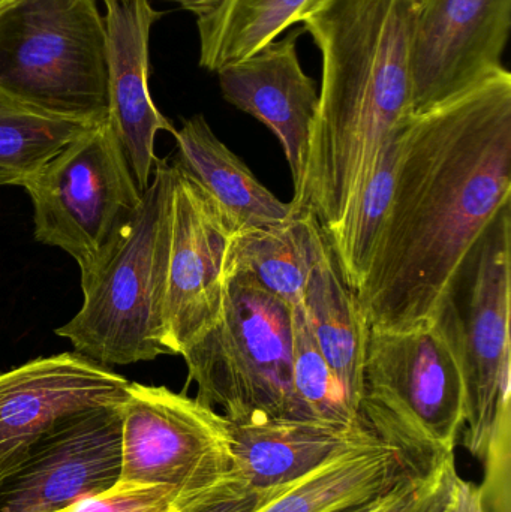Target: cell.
Here are the masks:
<instances>
[{
  "mask_svg": "<svg viewBox=\"0 0 511 512\" xmlns=\"http://www.w3.org/2000/svg\"><path fill=\"white\" fill-rule=\"evenodd\" d=\"M471 483L456 468V456L425 472L408 471L374 512H465Z\"/></svg>",
  "mask_w": 511,
  "mask_h": 512,
  "instance_id": "cell-25",
  "label": "cell"
},
{
  "mask_svg": "<svg viewBox=\"0 0 511 512\" xmlns=\"http://www.w3.org/2000/svg\"><path fill=\"white\" fill-rule=\"evenodd\" d=\"M360 418L411 471H429L455 457L467 421V391L443 307L411 327L371 328Z\"/></svg>",
  "mask_w": 511,
  "mask_h": 512,
  "instance_id": "cell-3",
  "label": "cell"
},
{
  "mask_svg": "<svg viewBox=\"0 0 511 512\" xmlns=\"http://www.w3.org/2000/svg\"><path fill=\"white\" fill-rule=\"evenodd\" d=\"M8 2H11V0H0V8H2V6H5Z\"/></svg>",
  "mask_w": 511,
  "mask_h": 512,
  "instance_id": "cell-30",
  "label": "cell"
},
{
  "mask_svg": "<svg viewBox=\"0 0 511 512\" xmlns=\"http://www.w3.org/2000/svg\"><path fill=\"white\" fill-rule=\"evenodd\" d=\"M131 382L78 352L0 373V475L69 421L125 402Z\"/></svg>",
  "mask_w": 511,
  "mask_h": 512,
  "instance_id": "cell-11",
  "label": "cell"
},
{
  "mask_svg": "<svg viewBox=\"0 0 511 512\" xmlns=\"http://www.w3.org/2000/svg\"><path fill=\"white\" fill-rule=\"evenodd\" d=\"M177 167L191 174L212 197L231 236L284 221L294 206L276 198L210 128L204 116L191 117L174 132Z\"/></svg>",
  "mask_w": 511,
  "mask_h": 512,
  "instance_id": "cell-17",
  "label": "cell"
},
{
  "mask_svg": "<svg viewBox=\"0 0 511 512\" xmlns=\"http://www.w3.org/2000/svg\"><path fill=\"white\" fill-rule=\"evenodd\" d=\"M182 499L164 486L116 483L57 512H171Z\"/></svg>",
  "mask_w": 511,
  "mask_h": 512,
  "instance_id": "cell-26",
  "label": "cell"
},
{
  "mask_svg": "<svg viewBox=\"0 0 511 512\" xmlns=\"http://www.w3.org/2000/svg\"><path fill=\"white\" fill-rule=\"evenodd\" d=\"M511 218L501 210L465 262L443 309L455 331L467 391L464 445L485 462L511 433Z\"/></svg>",
  "mask_w": 511,
  "mask_h": 512,
  "instance_id": "cell-8",
  "label": "cell"
},
{
  "mask_svg": "<svg viewBox=\"0 0 511 512\" xmlns=\"http://www.w3.org/2000/svg\"><path fill=\"white\" fill-rule=\"evenodd\" d=\"M107 32V123L122 146L141 192L155 168L159 131L174 134L149 92V38L161 18L149 0H104Z\"/></svg>",
  "mask_w": 511,
  "mask_h": 512,
  "instance_id": "cell-14",
  "label": "cell"
},
{
  "mask_svg": "<svg viewBox=\"0 0 511 512\" xmlns=\"http://www.w3.org/2000/svg\"><path fill=\"white\" fill-rule=\"evenodd\" d=\"M413 0H326L302 21L323 60L302 179L291 204L332 233L381 152L413 117Z\"/></svg>",
  "mask_w": 511,
  "mask_h": 512,
  "instance_id": "cell-2",
  "label": "cell"
},
{
  "mask_svg": "<svg viewBox=\"0 0 511 512\" xmlns=\"http://www.w3.org/2000/svg\"><path fill=\"white\" fill-rule=\"evenodd\" d=\"M233 477L227 418L185 393L131 382L120 405L117 483L164 486L194 498Z\"/></svg>",
  "mask_w": 511,
  "mask_h": 512,
  "instance_id": "cell-9",
  "label": "cell"
},
{
  "mask_svg": "<svg viewBox=\"0 0 511 512\" xmlns=\"http://www.w3.org/2000/svg\"><path fill=\"white\" fill-rule=\"evenodd\" d=\"M173 168L164 327L168 354L182 355L221 315L231 233L203 186L182 168Z\"/></svg>",
  "mask_w": 511,
  "mask_h": 512,
  "instance_id": "cell-12",
  "label": "cell"
},
{
  "mask_svg": "<svg viewBox=\"0 0 511 512\" xmlns=\"http://www.w3.org/2000/svg\"><path fill=\"white\" fill-rule=\"evenodd\" d=\"M92 126L41 113L0 92V186L24 188Z\"/></svg>",
  "mask_w": 511,
  "mask_h": 512,
  "instance_id": "cell-22",
  "label": "cell"
},
{
  "mask_svg": "<svg viewBox=\"0 0 511 512\" xmlns=\"http://www.w3.org/2000/svg\"><path fill=\"white\" fill-rule=\"evenodd\" d=\"M293 484L279 489L257 490L233 474V477L203 495L182 499L171 512H255Z\"/></svg>",
  "mask_w": 511,
  "mask_h": 512,
  "instance_id": "cell-27",
  "label": "cell"
},
{
  "mask_svg": "<svg viewBox=\"0 0 511 512\" xmlns=\"http://www.w3.org/2000/svg\"><path fill=\"white\" fill-rule=\"evenodd\" d=\"M384 495H386V493H384ZM381 498H383V496H380V498L375 499V501L368 502V504H363L360 505V507L351 508V510L342 512H374Z\"/></svg>",
  "mask_w": 511,
  "mask_h": 512,
  "instance_id": "cell-29",
  "label": "cell"
},
{
  "mask_svg": "<svg viewBox=\"0 0 511 512\" xmlns=\"http://www.w3.org/2000/svg\"><path fill=\"white\" fill-rule=\"evenodd\" d=\"M228 427L233 474L257 490L296 483L369 430L365 424L341 427L270 417L228 421Z\"/></svg>",
  "mask_w": 511,
  "mask_h": 512,
  "instance_id": "cell-16",
  "label": "cell"
},
{
  "mask_svg": "<svg viewBox=\"0 0 511 512\" xmlns=\"http://www.w3.org/2000/svg\"><path fill=\"white\" fill-rule=\"evenodd\" d=\"M0 92L62 119L107 120V32L95 0L0 8Z\"/></svg>",
  "mask_w": 511,
  "mask_h": 512,
  "instance_id": "cell-5",
  "label": "cell"
},
{
  "mask_svg": "<svg viewBox=\"0 0 511 512\" xmlns=\"http://www.w3.org/2000/svg\"><path fill=\"white\" fill-rule=\"evenodd\" d=\"M398 450L371 430L255 512H342L389 492L405 474Z\"/></svg>",
  "mask_w": 511,
  "mask_h": 512,
  "instance_id": "cell-18",
  "label": "cell"
},
{
  "mask_svg": "<svg viewBox=\"0 0 511 512\" xmlns=\"http://www.w3.org/2000/svg\"><path fill=\"white\" fill-rule=\"evenodd\" d=\"M120 472V406L69 421L0 475V512H57L110 489Z\"/></svg>",
  "mask_w": 511,
  "mask_h": 512,
  "instance_id": "cell-13",
  "label": "cell"
},
{
  "mask_svg": "<svg viewBox=\"0 0 511 512\" xmlns=\"http://www.w3.org/2000/svg\"><path fill=\"white\" fill-rule=\"evenodd\" d=\"M414 114L503 71L511 0H413Z\"/></svg>",
  "mask_w": 511,
  "mask_h": 512,
  "instance_id": "cell-10",
  "label": "cell"
},
{
  "mask_svg": "<svg viewBox=\"0 0 511 512\" xmlns=\"http://www.w3.org/2000/svg\"><path fill=\"white\" fill-rule=\"evenodd\" d=\"M302 32L291 33L216 72L225 101L255 117L278 138L294 188L302 179L318 107L317 84L303 71L297 54Z\"/></svg>",
  "mask_w": 511,
  "mask_h": 512,
  "instance_id": "cell-15",
  "label": "cell"
},
{
  "mask_svg": "<svg viewBox=\"0 0 511 512\" xmlns=\"http://www.w3.org/2000/svg\"><path fill=\"white\" fill-rule=\"evenodd\" d=\"M293 388L302 420L341 427L365 424L321 354L302 304L293 307Z\"/></svg>",
  "mask_w": 511,
  "mask_h": 512,
  "instance_id": "cell-24",
  "label": "cell"
},
{
  "mask_svg": "<svg viewBox=\"0 0 511 512\" xmlns=\"http://www.w3.org/2000/svg\"><path fill=\"white\" fill-rule=\"evenodd\" d=\"M195 399L228 421L300 418L293 388V307L249 277L227 276L218 321L182 352Z\"/></svg>",
  "mask_w": 511,
  "mask_h": 512,
  "instance_id": "cell-6",
  "label": "cell"
},
{
  "mask_svg": "<svg viewBox=\"0 0 511 512\" xmlns=\"http://www.w3.org/2000/svg\"><path fill=\"white\" fill-rule=\"evenodd\" d=\"M327 248L317 218L294 207L284 221L231 236L225 277H249L291 307L300 306L309 276Z\"/></svg>",
  "mask_w": 511,
  "mask_h": 512,
  "instance_id": "cell-19",
  "label": "cell"
},
{
  "mask_svg": "<svg viewBox=\"0 0 511 512\" xmlns=\"http://www.w3.org/2000/svg\"><path fill=\"white\" fill-rule=\"evenodd\" d=\"M173 165L158 159L122 239L86 282L83 306L57 328L75 352L105 367L168 354L164 306L173 218Z\"/></svg>",
  "mask_w": 511,
  "mask_h": 512,
  "instance_id": "cell-4",
  "label": "cell"
},
{
  "mask_svg": "<svg viewBox=\"0 0 511 512\" xmlns=\"http://www.w3.org/2000/svg\"><path fill=\"white\" fill-rule=\"evenodd\" d=\"M312 333L348 402L360 415L368 321L356 292L342 279L332 248H327L309 276L302 301Z\"/></svg>",
  "mask_w": 511,
  "mask_h": 512,
  "instance_id": "cell-20",
  "label": "cell"
},
{
  "mask_svg": "<svg viewBox=\"0 0 511 512\" xmlns=\"http://www.w3.org/2000/svg\"><path fill=\"white\" fill-rule=\"evenodd\" d=\"M399 132L381 152L374 174L353 209L332 233L326 234L342 279L354 292L359 291L365 282L384 219L392 203Z\"/></svg>",
  "mask_w": 511,
  "mask_h": 512,
  "instance_id": "cell-23",
  "label": "cell"
},
{
  "mask_svg": "<svg viewBox=\"0 0 511 512\" xmlns=\"http://www.w3.org/2000/svg\"><path fill=\"white\" fill-rule=\"evenodd\" d=\"M171 2L179 3L183 9L197 15V18L204 17L218 8L222 0H171Z\"/></svg>",
  "mask_w": 511,
  "mask_h": 512,
  "instance_id": "cell-28",
  "label": "cell"
},
{
  "mask_svg": "<svg viewBox=\"0 0 511 512\" xmlns=\"http://www.w3.org/2000/svg\"><path fill=\"white\" fill-rule=\"evenodd\" d=\"M24 189L33 204L35 239L71 255L81 283L104 264L143 201L107 120L75 138Z\"/></svg>",
  "mask_w": 511,
  "mask_h": 512,
  "instance_id": "cell-7",
  "label": "cell"
},
{
  "mask_svg": "<svg viewBox=\"0 0 511 512\" xmlns=\"http://www.w3.org/2000/svg\"><path fill=\"white\" fill-rule=\"evenodd\" d=\"M511 197V74L413 114L392 203L356 292L369 328L434 318Z\"/></svg>",
  "mask_w": 511,
  "mask_h": 512,
  "instance_id": "cell-1",
  "label": "cell"
},
{
  "mask_svg": "<svg viewBox=\"0 0 511 512\" xmlns=\"http://www.w3.org/2000/svg\"><path fill=\"white\" fill-rule=\"evenodd\" d=\"M326 0H222L197 18L200 65L218 72L278 41L288 27L302 23Z\"/></svg>",
  "mask_w": 511,
  "mask_h": 512,
  "instance_id": "cell-21",
  "label": "cell"
}]
</instances>
